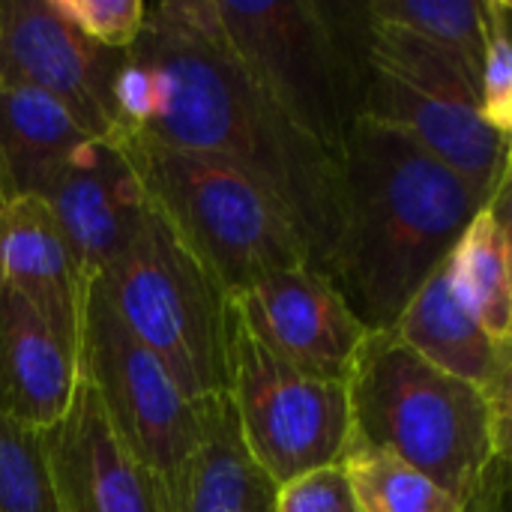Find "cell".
<instances>
[{"instance_id": "cell-2", "label": "cell", "mask_w": 512, "mask_h": 512, "mask_svg": "<svg viewBox=\"0 0 512 512\" xmlns=\"http://www.w3.org/2000/svg\"><path fill=\"white\" fill-rule=\"evenodd\" d=\"M339 171L327 276L366 330H390L486 201L420 144L369 117L351 126Z\"/></svg>"}, {"instance_id": "cell-13", "label": "cell", "mask_w": 512, "mask_h": 512, "mask_svg": "<svg viewBox=\"0 0 512 512\" xmlns=\"http://www.w3.org/2000/svg\"><path fill=\"white\" fill-rule=\"evenodd\" d=\"M39 198L54 213L87 279H96L129 243L147 195L111 138H87L45 183Z\"/></svg>"}, {"instance_id": "cell-17", "label": "cell", "mask_w": 512, "mask_h": 512, "mask_svg": "<svg viewBox=\"0 0 512 512\" xmlns=\"http://www.w3.org/2000/svg\"><path fill=\"white\" fill-rule=\"evenodd\" d=\"M279 486L243 447L225 396L201 402V435L162 483L165 512H276Z\"/></svg>"}, {"instance_id": "cell-22", "label": "cell", "mask_w": 512, "mask_h": 512, "mask_svg": "<svg viewBox=\"0 0 512 512\" xmlns=\"http://www.w3.org/2000/svg\"><path fill=\"white\" fill-rule=\"evenodd\" d=\"M0 512H60L48 477L42 432L0 414Z\"/></svg>"}, {"instance_id": "cell-27", "label": "cell", "mask_w": 512, "mask_h": 512, "mask_svg": "<svg viewBox=\"0 0 512 512\" xmlns=\"http://www.w3.org/2000/svg\"><path fill=\"white\" fill-rule=\"evenodd\" d=\"M15 198V189H12V180H9V174L3 171V165H0V216H3V210H6V204Z\"/></svg>"}, {"instance_id": "cell-9", "label": "cell", "mask_w": 512, "mask_h": 512, "mask_svg": "<svg viewBox=\"0 0 512 512\" xmlns=\"http://www.w3.org/2000/svg\"><path fill=\"white\" fill-rule=\"evenodd\" d=\"M75 366L120 444L165 483L201 435V405L183 396L162 360L120 324L93 282L84 297Z\"/></svg>"}, {"instance_id": "cell-6", "label": "cell", "mask_w": 512, "mask_h": 512, "mask_svg": "<svg viewBox=\"0 0 512 512\" xmlns=\"http://www.w3.org/2000/svg\"><path fill=\"white\" fill-rule=\"evenodd\" d=\"M90 282L189 402L228 393L231 300L150 201L129 243Z\"/></svg>"}, {"instance_id": "cell-18", "label": "cell", "mask_w": 512, "mask_h": 512, "mask_svg": "<svg viewBox=\"0 0 512 512\" xmlns=\"http://www.w3.org/2000/svg\"><path fill=\"white\" fill-rule=\"evenodd\" d=\"M510 186H504L462 231L447 255L456 300L498 342H512Z\"/></svg>"}, {"instance_id": "cell-7", "label": "cell", "mask_w": 512, "mask_h": 512, "mask_svg": "<svg viewBox=\"0 0 512 512\" xmlns=\"http://www.w3.org/2000/svg\"><path fill=\"white\" fill-rule=\"evenodd\" d=\"M366 15V12H363ZM363 108L468 180L489 204L510 186V138L480 114V84L426 39L366 18Z\"/></svg>"}, {"instance_id": "cell-11", "label": "cell", "mask_w": 512, "mask_h": 512, "mask_svg": "<svg viewBox=\"0 0 512 512\" xmlns=\"http://www.w3.org/2000/svg\"><path fill=\"white\" fill-rule=\"evenodd\" d=\"M231 315L291 369L339 384L348 381L354 354L369 333L330 276L309 264L270 273L243 288L231 297Z\"/></svg>"}, {"instance_id": "cell-16", "label": "cell", "mask_w": 512, "mask_h": 512, "mask_svg": "<svg viewBox=\"0 0 512 512\" xmlns=\"http://www.w3.org/2000/svg\"><path fill=\"white\" fill-rule=\"evenodd\" d=\"M390 330L441 372L474 384L504 408L512 405V342L492 339L456 300L447 258L408 300Z\"/></svg>"}, {"instance_id": "cell-12", "label": "cell", "mask_w": 512, "mask_h": 512, "mask_svg": "<svg viewBox=\"0 0 512 512\" xmlns=\"http://www.w3.org/2000/svg\"><path fill=\"white\" fill-rule=\"evenodd\" d=\"M42 447L60 512H165L162 483L120 444L81 378L69 411L42 432Z\"/></svg>"}, {"instance_id": "cell-1", "label": "cell", "mask_w": 512, "mask_h": 512, "mask_svg": "<svg viewBox=\"0 0 512 512\" xmlns=\"http://www.w3.org/2000/svg\"><path fill=\"white\" fill-rule=\"evenodd\" d=\"M114 99L117 132L222 159L258 180L297 225L309 264L327 276L339 231V156L297 129L240 69L222 45L213 0L147 6Z\"/></svg>"}, {"instance_id": "cell-24", "label": "cell", "mask_w": 512, "mask_h": 512, "mask_svg": "<svg viewBox=\"0 0 512 512\" xmlns=\"http://www.w3.org/2000/svg\"><path fill=\"white\" fill-rule=\"evenodd\" d=\"M54 12L78 33L111 51H129L144 30V0H51Z\"/></svg>"}, {"instance_id": "cell-3", "label": "cell", "mask_w": 512, "mask_h": 512, "mask_svg": "<svg viewBox=\"0 0 512 512\" xmlns=\"http://www.w3.org/2000/svg\"><path fill=\"white\" fill-rule=\"evenodd\" d=\"M351 450L390 453L465 507L510 456V408L459 381L393 330H369L348 372Z\"/></svg>"}, {"instance_id": "cell-15", "label": "cell", "mask_w": 512, "mask_h": 512, "mask_svg": "<svg viewBox=\"0 0 512 512\" xmlns=\"http://www.w3.org/2000/svg\"><path fill=\"white\" fill-rule=\"evenodd\" d=\"M75 384V351L0 282V414L30 432H45L69 411Z\"/></svg>"}, {"instance_id": "cell-5", "label": "cell", "mask_w": 512, "mask_h": 512, "mask_svg": "<svg viewBox=\"0 0 512 512\" xmlns=\"http://www.w3.org/2000/svg\"><path fill=\"white\" fill-rule=\"evenodd\" d=\"M228 54L273 105L333 156L363 108L366 15L345 24L339 6L318 0H213Z\"/></svg>"}, {"instance_id": "cell-4", "label": "cell", "mask_w": 512, "mask_h": 512, "mask_svg": "<svg viewBox=\"0 0 512 512\" xmlns=\"http://www.w3.org/2000/svg\"><path fill=\"white\" fill-rule=\"evenodd\" d=\"M111 141L123 150L147 201L216 276L228 300L270 273L309 264L285 207L246 171L141 132L123 129Z\"/></svg>"}, {"instance_id": "cell-23", "label": "cell", "mask_w": 512, "mask_h": 512, "mask_svg": "<svg viewBox=\"0 0 512 512\" xmlns=\"http://www.w3.org/2000/svg\"><path fill=\"white\" fill-rule=\"evenodd\" d=\"M512 6L507 0H486V45L480 66V114L501 132L512 135Z\"/></svg>"}, {"instance_id": "cell-25", "label": "cell", "mask_w": 512, "mask_h": 512, "mask_svg": "<svg viewBox=\"0 0 512 512\" xmlns=\"http://www.w3.org/2000/svg\"><path fill=\"white\" fill-rule=\"evenodd\" d=\"M276 512H360L339 465L303 474L279 486Z\"/></svg>"}, {"instance_id": "cell-14", "label": "cell", "mask_w": 512, "mask_h": 512, "mask_svg": "<svg viewBox=\"0 0 512 512\" xmlns=\"http://www.w3.org/2000/svg\"><path fill=\"white\" fill-rule=\"evenodd\" d=\"M0 282L21 294L78 351L90 279L39 195H15L0 216Z\"/></svg>"}, {"instance_id": "cell-10", "label": "cell", "mask_w": 512, "mask_h": 512, "mask_svg": "<svg viewBox=\"0 0 512 512\" xmlns=\"http://www.w3.org/2000/svg\"><path fill=\"white\" fill-rule=\"evenodd\" d=\"M126 51H111L60 18L51 0H0V81L60 102L90 138L120 129L114 84Z\"/></svg>"}, {"instance_id": "cell-20", "label": "cell", "mask_w": 512, "mask_h": 512, "mask_svg": "<svg viewBox=\"0 0 512 512\" xmlns=\"http://www.w3.org/2000/svg\"><path fill=\"white\" fill-rule=\"evenodd\" d=\"M366 18L402 27L450 54L477 84L486 45V0H372Z\"/></svg>"}, {"instance_id": "cell-26", "label": "cell", "mask_w": 512, "mask_h": 512, "mask_svg": "<svg viewBox=\"0 0 512 512\" xmlns=\"http://www.w3.org/2000/svg\"><path fill=\"white\" fill-rule=\"evenodd\" d=\"M462 512H510V456L495 462L480 492L462 507Z\"/></svg>"}, {"instance_id": "cell-19", "label": "cell", "mask_w": 512, "mask_h": 512, "mask_svg": "<svg viewBox=\"0 0 512 512\" xmlns=\"http://www.w3.org/2000/svg\"><path fill=\"white\" fill-rule=\"evenodd\" d=\"M87 138L51 96L27 84L0 81V165L15 195H39Z\"/></svg>"}, {"instance_id": "cell-8", "label": "cell", "mask_w": 512, "mask_h": 512, "mask_svg": "<svg viewBox=\"0 0 512 512\" xmlns=\"http://www.w3.org/2000/svg\"><path fill=\"white\" fill-rule=\"evenodd\" d=\"M228 402L243 447L276 486L333 468L345 456L348 387L291 369L237 321L228 351Z\"/></svg>"}, {"instance_id": "cell-21", "label": "cell", "mask_w": 512, "mask_h": 512, "mask_svg": "<svg viewBox=\"0 0 512 512\" xmlns=\"http://www.w3.org/2000/svg\"><path fill=\"white\" fill-rule=\"evenodd\" d=\"M339 468L360 512H462L447 492L390 453L351 450Z\"/></svg>"}]
</instances>
